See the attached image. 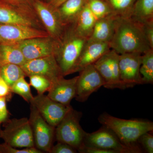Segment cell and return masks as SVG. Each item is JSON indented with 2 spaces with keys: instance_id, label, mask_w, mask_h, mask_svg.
<instances>
[{
  "instance_id": "7",
  "label": "cell",
  "mask_w": 153,
  "mask_h": 153,
  "mask_svg": "<svg viewBox=\"0 0 153 153\" xmlns=\"http://www.w3.org/2000/svg\"><path fill=\"white\" fill-rule=\"evenodd\" d=\"M29 120L35 147L43 153H49L55 138V127L49 125L31 104Z\"/></svg>"
},
{
  "instance_id": "30",
  "label": "cell",
  "mask_w": 153,
  "mask_h": 153,
  "mask_svg": "<svg viewBox=\"0 0 153 153\" xmlns=\"http://www.w3.org/2000/svg\"><path fill=\"white\" fill-rule=\"evenodd\" d=\"M41 151L34 147L19 149L11 146L4 143H0V153H42Z\"/></svg>"
},
{
  "instance_id": "14",
  "label": "cell",
  "mask_w": 153,
  "mask_h": 153,
  "mask_svg": "<svg viewBox=\"0 0 153 153\" xmlns=\"http://www.w3.org/2000/svg\"><path fill=\"white\" fill-rule=\"evenodd\" d=\"M76 82V101L84 102L89 96L102 86L105 82L94 64L88 65L79 71Z\"/></svg>"
},
{
  "instance_id": "4",
  "label": "cell",
  "mask_w": 153,
  "mask_h": 153,
  "mask_svg": "<svg viewBox=\"0 0 153 153\" xmlns=\"http://www.w3.org/2000/svg\"><path fill=\"white\" fill-rule=\"evenodd\" d=\"M82 113L71 108L55 127V138L78 150L83 146L86 132L80 125Z\"/></svg>"
},
{
  "instance_id": "5",
  "label": "cell",
  "mask_w": 153,
  "mask_h": 153,
  "mask_svg": "<svg viewBox=\"0 0 153 153\" xmlns=\"http://www.w3.org/2000/svg\"><path fill=\"white\" fill-rule=\"evenodd\" d=\"M1 130V138L13 147L24 149L34 147L33 133L29 119L22 118L8 120Z\"/></svg>"
},
{
  "instance_id": "31",
  "label": "cell",
  "mask_w": 153,
  "mask_h": 153,
  "mask_svg": "<svg viewBox=\"0 0 153 153\" xmlns=\"http://www.w3.org/2000/svg\"><path fill=\"white\" fill-rule=\"evenodd\" d=\"M137 142L140 143L148 153H153V136L150 132L143 134L140 137Z\"/></svg>"
},
{
  "instance_id": "33",
  "label": "cell",
  "mask_w": 153,
  "mask_h": 153,
  "mask_svg": "<svg viewBox=\"0 0 153 153\" xmlns=\"http://www.w3.org/2000/svg\"><path fill=\"white\" fill-rule=\"evenodd\" d=\"M10 87L0 75V97H5L7 101L10 100L12 97Z\"/></svg>"
},
{
  "instance_id": "16",
  "label": "cell",
  "mask_w": 153,
  "mask_h": 153,
  "mask_svg": "<svg viewBox=\"0 0 153 153\" xmlns=\"http://www.w3.org/2000/svg\"><path fill=\"white\" fill-rule=\"evenodd\" d=\"M48 36L45 30L33 27L0 23V44H17L30 38Z\"/></svg>"
},
{
  "instance_id": "25",
  "label": "cell",
  "mask_w": 153,
  "mask_h": 153,
  "mask_svg": "<svg viewBox=\"0 0 153 153\" xmlns=\"http://www.w3.org/2000/svg\"><path fill=\"white\" fill-rule=\"evenodd\" d=\"M117 16L130 18L136 0H105Z\"/></svg>"
},
{
  "instance_id": "24",
  "label": "cell",
  "mask_w": 153,
  "mask_h": 153,
  "mask_svg": "<svg viewBox=\"0 0 153 153\" xmlns=\"http://www.w3.org/2000/svg\"><path fill=\"white\" fill-rule=\"evenodd\" d=\"M0 75L10 87L26 74L21 66L15 64H6L0 67Z\"/></svg>"
},
{
  "instance_id": "23",
  "label": "cell",
  "mask_w": 153,
  "mask_h": 153,
  "mask_svg": "<svg viewBox=\"0 0 153 153\" xmlns=\"http://www.w3.org/2000/svg\"><path fill=\"white\" fill-rule=\"evenodd\" d=\"M130 18L140 24L153 22V0H136Z\"/></svg>"
},
{
  "instance_id": "38",
  "label": "cell",
  "mask_w": 153,
  "mask_h": 153,
  "mask_svg": "<svg viewBox=\"0 0 153 153\" xmlns=\"http://www.w3.org/2000/svg\"><path fill=\"white\" fill-rule=\"evenodd\" d=\"M42 1H47V0H42Z\"/></svg>"
},
{
  "instance_id": "36",
  "label": "cell",
  "mask_w": 153,
  "mask_h": 153,
  "mask_svg": "<svg viewBox=\"0 0 153 153\" xmlns=\"http://www.w3.org/2000/svg\"><path fill=\"white\" fill-rule=\"evenodd\" d=\"M13 6H17L24 8L33 9V0H1Z\"/></svg>"
},
{
  "instance_id": "11",
  "label": "cell",
  "mask_w": 153,
  "mask_h": 153,
  "mask_svg": "<svg viewBox=\"0 0 153 153\" xmlns=\"http://www.w3.org/2000/svg\"><path fill=\"white\" fill-rule=\"evenodd\" d=\"M30 103L35 107L49 125L55 127L72 108L53 100L44 94H38L34 97Z\"/></svg>"
},
{
  "instance_id": "9",
  "label": "cell",
  "mask_w": 153,
  "mask_h": 153,
  "mask_svg": "<svg viewBox=\"0 0 153 153\" xmlns=\"http://www.w3.org/2000/svg\"><path fill=\"white\" fill-rule=\"evenodd\" d=\"M0 23L29 26L45 30L33 9L13 6L1 0Z\"/></svg>"
},
{
  "instance_id": "19",
  "label": "cell",
  "mask_w": 153,
  "mask_h": 153,
  "mask_svg": "<svg viewBox=\"0 0 153 153\" xmlns=\"http://www.w3.org/2000/svg\"><path fill=\"white\" fill-rule=\"evenodd\" d=\"M117 17L113 14L102 19H97L92 34L88 39L109 43L114 34Z\"/></svg>"
},
{
  "instance_id": "17",
  "label": "cell",
  "mask_w": 153,
  "mask_h": 153,
  "mask_svg": "<svg viewBox=\"0 0 153 153\" xmlns=\"http://www.w3.org/2000/svg\"><path fill=\"white\" fill-rule=\"evenodd\" d=\"M78 76L70 79L64 77L52 82L47 96L53 100L66 106H70L72 100L76 95Z\"/></svg>"
},
{
  "instance_id": "12",
  "label": "cell",
  "mask_w": 153,
  "mask_h": 153,
  "mask_svg": "<svg viewBox=\"0 0 153 153\" xmlns=\"http://www.w3.org/2000/svg\"><path fill=\"white\" fill-rule=\"evenodd\" d=\"M142 55L137 53L119 54L120 76L124 89L143 84L140 73Z\"/></svg>"
},
{
  "instance_id": "1",
  "label": "cell",
  "mask_w": 153,
  "mask_h": 153,
  "mask_svg": "<svg viewBox=\"0 0 153 153\" xmlns=\"http://www.w3.org/2000/svg\"><path fill=\"white\" fill-rule=\"evenodd\" d=\"M109 44L111 49L119 54H143L152 49L141 25L131 18L117 17L114 34Z\"/></svg>"
},
{
  "instance_id": "2",
  "label": "cell",
  "mask_w": 153,
  "mask_h": 153,
  "mask_svg": "<svg viewBox=\"0 0 153 153\" xmlns=\"http://www.w3.org/2000/svg\"><path fill=\"white\" fill-rule=\"evenodd\" d=\"M88 39L76 33L72 25L66 27L58 41L55 57L63 76L74 73L79 56Z\"/></svg>"
},
{
  "instance_id": "37",
  "label": "cell",
  "mask_w": 153,
  "mask_h": 153,
  "mask_svg": "<svg viewBox=\"0 0 153 153\" xmlns=\"http://www.w3.org/2000/svg\"><path fill=\"white\" fill-rule=\"evenodd\" d=\"M67 0H47L45 2L49 3V4L53 6L54 7L57 8L60 5L66 1Z\"/></svg>"
},
{
  "instance_id": "26",
  "label": "cell",
  "mask_w": 153,
  "mask_h": 153,
  "mask_svg": "<svg viewBox=\"0 0 153 153\" xmlns=\"http://www.w3.org/2000/svg\"><path fill=\"white\" fill-rule=\"evenodd\" d=\"M140 73L142 78L143 84H153V49H151L142 55Z\"/></svg>"
},
{
  "instance_id": "40",
  "label": "cell",
  "mask_w": 153,
  "mask_h": 153,
  "mask_svg": "<svg viewBox=\"0 0 153 153\" xmlns=\"http://www.w3.org/2000/svg\"><path fill=\"white\" fill-rule=\"evenodd\" d=\"M1 64H0V67H1Z\"/></svg>"
},
{
  "instance_id": "10",
  "label": "cell",
  "mask_w": 153,
  "mask_h": 153,
  "mask_svg": "<svg viewBox=\"0 0 153 153\" xmlns=\"http://www.w3.org/2000/svg\"><path fill=\"white\" fill-rule=\"evenodd\" d=\"M119 59V54L111 49L94 63L104 79L105 88L124 89L120 76Z\"/></svg>"
},
{
  "instance_id": "21",
  "label": "cell",
  "mask_w": 153,
  "mask_h": 153,
  "mask_svg": "<svg viewBox=\"0 0 153 153\" xmlns=\"http://www.w3.org/2000/svg\"><path fill=\"white\" fill-rule=\"evenodd\" d=\"M97 20L86 4L71 25L76 33L88 39L92 34Z\"/></svg>"
},
{
  "instance_id": "29",
  "label": "cell",
  "mask_w": 153,
  "mask_h": 153,
  "mask_svg": "<svg viewBox=\"0 0 153 153\" xmlns=\"http://www.w3.org/2000/svg\"><path fill=\"white\" fill-rule=\"evenodd\" d=\"M30 86L36 89L38 94H44L48 91L52 82L49 79L41 75H32L29 76Z\"/></svg>"
},
{
  "instance_id": "39",
  "label": "cell",
  "mask_w": 153,
  "mask_h": 153,
  "mask_svg": "<svg viewBox=\"0 0 153 153\" xmlns=\"http://www.w3.org/2000/svg\"><path fill=\"white\" fill-rule=\"evenodd\" d=\"M1 128H0V132H1ZM0 139H1V135H0Z\"/></svg>"
},
{
  "instance_id": "35",
  "label": "cell",
  "mask_w": 153,
  "mask_h": 153,
  "mask_svg": "<svg viewBox=\"0 0 153 153\" xmlns=\"http://www.w3.org/2000/svg\"><path fill=\"white\" fill-rule=\"evenodd\" d=\"M145 36L152 49H153V22L140 24Z\"/></svg>"
},
{
  "instance_id": "3",
  "label": "cell",
  "mask_w": 153,
  "mask_h": 153,
  "mask_svg": "<svg viewBox=\"0 0 153 153\" xmlns=\"http://www.w3.org/2000/svg\"><path fill=\"white\" fill-rule=\"evenodd\" d=\"M98 120L102 126L112 131L121 142L127 146L137 145L138 140L142 135L153 130L152 122L123 119L105 112L100 115Z\"/></svg>"
},
{
  "instance_id": "8",
  "label": "cell",
  "mask_w": 153,
  "mask_h": 153,
  "mask_svg": "<svg viewBox=\"0 0 153 153\" xmlns=\"http://www.w3.org/2000/svg\"><path fill=\"white\" fill-rule=\"evenodd\" d=\"M33 8L49 36L59 41L66 27L63 25L57 9L42 0H33Z\"/></svg>"
},
{
  "instance_id": "27",
  "label": "cell",
  "mask_w": 153,
  "mask_h": 153,
  "mask_svg": "<svg viewBox=\"0 0 153 153\" xmlns=\"http://www.w3.org/2000/svg\"><path fill=\"white\" fill-rule=\"evenodd\" d=\"M87 4L97 19H102L114 14L105 0H87Z\"/></svg>"
},
{
  "instance_id": "28",
  "label": "cell",
  "mask_w": 153,
  "mask_h": 153,
  "mask_svg": "<svg viewBox=\"0 0 153 153\" xmlns=\"http://www.w3.org/2000/svg\"><path fill=\"white\" fill-rule=\"evenodd\" d=\"M25 77H22L15 82L11 86V91L12 93L18 94L25 101L30 103L34 96L31 92L30 83L26 81Z\"/></svg>"
},
{
  "instance_id": "34",
  "label": "cell",
  "mask_w": 153,
  "mask_h": 153,
  "mask_svg": "<svg viewBox=\"0 0 153 153\" xmlns=\"http://www.w3.org/2000/svg\"><path fill=\"white\" fill-rule=\"evenodd\" d=\"M7 99L0 97V125L9 119V114L7 106Z\"/></svg>"
},
{
  "instance_id": "20",
  "label": "cell",
  "mask_w": 153,
  "mask_h": 153,
  "mask_svg": "<svg viewBox=\"0 0 153 153\" xmlns=\"http://www.w3.org/2000/svg\"><path fill=\"white\" fill-rule=\"evenodd\" d=\"M87 0H67L57 8L61 22L65 27L74 24Z\"/></svg>"
},
{
  "instance_id": "18",
  "label": "cell",
  "mask_w": 153,
  "mask_h": 153,
  "mask_svg": "<svg viewBox=\"0 0 153 153\" xmlns=\"http://www.w3.org/2000/svg\"><path fill=\"white\" fill-rule=\"evenodd\" d=\"M110 50L108 43L88 39L76 63L74 73L79 72L86 66L94 64Z\"/></svg>"
},
{
  "instance_id": "32",
  "label": "cell",
  "mask_w": 153,
  "mask_h": 153,
  "mask_svg": "<svg viewBox=\"0 0 153 153\" xmlns=\"http://www.w3.org/2000/svg\"><path fill=\"white\" fill-rule=\"evenodd\" d=\"M76 149L65 143L57 142V144L53 146L49 153H76Z\"/></svg>"
},
{
  "instance_id": "15",
  "label": "cell",
  "mask_w": 153,
  "mask_h": 153,
  "mask_svg": "<svg viewBox=\"0 0 153 153\" xmlns=\"http://www.w3.org/2000/svg\"><path fill=\"white\" fill-rule=\"evenodd\" d=\"M21 66L28 77L35 74L41 75L52 82L64 77L54 55L27 60Z\"/></svg>"
},
{
  "instance_id": "13",
  "label": "cell",
  "mask_w": 153,
  "mask_h": 153,
  "mask_svg": "<svg viewBox=\"0 0 153 153\" xmlns=\"http://www.w3.org/2000/svg\"><path fill=\"white\" fill-rule=\"evenodd\" d=\"M15 44L28 60L55 55L58 41L48 36L30 38Z\"/></svg>"
},
{
  "instance_id": "22",
  "label": "cell",
  "mask_w": 153,
  "mask_h": 153,
  "mask_svg": "<svg viewBox=\"0 0 153 153\" xmlns=\"http://www.w3.org/2000/svg\"><path fill=\"white\" fill-rule=\"evenodd\" d=\"M16 44H0V64H16L22 66L27 61Z\"/></svg>"
},
{
  "instance_id": "6",
  "label": "cell",
  "mask_w": 153,
  "mask_h": 153,
  "mask_svg": "<svg viewBox=\"0 0 153 153\" xmlns=\"http://www.w3.org/2000/svg\"><path fill=\"white\" fill-rule=\"evenodd\" d=\"M83 144L113 151L114 153H141L143 152L138 145L124 144L112 131L104 126L93 132L85 133Z\"/></svg>"
}]
</instances>
